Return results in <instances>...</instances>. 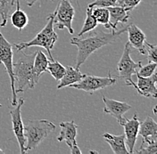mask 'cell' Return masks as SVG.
Here are the masks:
<instances>
[{
  "label": "cell",
  "mask_w": 157,
  "mask_h": 154,
  "mask_svg": "<svg viewBox=\"0 0 157 154\" xmlns=\"http://www.w3.org/2000/svg\"><path fill=\"white\" fill-rule=\"evenodd\" d=\"M126 30L127 28H124L119 31L112 30V32L109 33L98 30L86 39H78V37L72 38L71 39V44L76 46L78 48L75 68L79 69V67L88 60V58L92 54H94L97 50L105 46L114 43L121 34L126 32Z\"/></svg>",
  "instance_id": "6da1fadb"
},
{
  "label": "cell",
  "mask_w": 157,
  "mask_h": 154,
  "mask_svg": "<svg viewBox=\"0 0 157 154\" xmlns=\"http://www.w3.org/2000/svg\"><path fill=\"white\" fill-rule=\"evenodd\" d=\"M54 18H55V12L49 14L48 17V23L46 24L45 28L41 29L34 39L29 40V42H21L20 44H14V47L18 51H23L24 49H28L32 47H43L47 50L50 60L54 61L51 51L54 48L55 44L58 39V36L54 29V25H55Z\"/></svg>",
  "instance_id": "7a4b0ae2"
},
{
  "label": "cell",
  "mask_w": 157,
  "mask_h": 154,
  "mask_svg": "<svg viewBox=\"0 0 157 154\" xmlns=\"http://www.w3.org/2000/svg\"><path fill=\"white\" fill-rule=\"evenodd\" d=\"M56 125L48 119L29 120L24 125V135L26 138L25 152L36 149L49 135L55 131Z\"/></svg>",
  "instance_id": "3957f363"
},
{
  "label": "cell",
  "mask_w": 157,
  "mask_h": 154,
  "mask_svg": "<svg viewBox=\"0 0 157 154\" xmlns=\"http://www.w3.org/2000/svg\"><path fill=\"white\" fill-rule=\"evenodd\" d=\"M22 52V51H21ZM36 55V52L27 54L22 52L21 57L13 63V75L15 83H17V88L15 92L21 93L27 89H32L31 87V77H32V68L33 62Z\"/></svg>",
  "instance_id": "277c9868"
},
{
  "label": "cell",
  "mask_w": 157,
  "mask_h": 154,
  "mask_svg": "<svg viewBox=\"0 0 157 154\" xmlns=\"http://www.w3.org/2000/svg\"><path fill=\"white\" fill-rule=\"evenodd\" d=\"M131 46L128 44V42L126 43L122 55L117 65V70L119 72L118 77L125 80L127 86H132L134 87L136 83L132 80V76L136 75L137 70L142 66L141 62H134L130 57L131 53Z\"/></svg>",
  "instance_id": "5b68a950"
},
{
  "label": "cell",
  "mask_w": 157,
  "mask_h": 154,
  "mask_svg": "<svg viewBox=\"0 0 157 154\" xmlns=\"http://www.w3.org/2000/svg\"><path fill=\"white\" fill-rule=\"evenodd\" d=\"M13 46L6 39L0 31V63H3L6 68V70L8 74L11 81V89H12V105L17 104V94L15 92V80L13 75Z\"/></svg>",
  "instance_id": "8992f818"
},
{
  "label": "cell",
  "mask_w": 157,
  "mask_h": 154,
  "mask_svg": "<svg viewBox=\"0 0 157 154\" xmlns=\"http://www.w3.org/2000/svg\"><path fill=\"white\" fill-rule=\"evenodd\" d=\"M115 82H116V78L112 77L110 72L107 77L84 75L78 82L71 85L70 87H72L78 90H82V91L88 92L89 94H93L98 90L105 89L107 87L115 84Z\"/></svg>",
  "instance_id": "52a82bcc"
},
{
  "label": "cell",
  "mask_w": 157,
  "mask_h": 154,
  "mask_svg": "<svg viewBox=\"0 0 157 154\" xmlns=\"http://www.w3.org/2000/svg\"><path fill=\"white\" fill-rule=\"evenodd\" d=\"M74 15L75 10L70 0H59L58 5L55 10L54 24H56L59 29H67L70 34H73L72 20Z\"/></svg>",
  "instance_id": "ba28073f"
},
{
  "label": "cell",
  "mask_w": 157,
  "mask_h": 154,
  "mask_svg": "<svg viewBox=\"0 0 157 154\" xmlns=\"http://www.w3.org/2000/svg\"><path fill=\"white\" fill-rule=\"evenodd\" d=\"M24 103V99L20 98L17 101V104L14 106L13 110L10 111V115L12 118V124H13V131L16 136L20 146V152L21 154L25 152V145H26V138L24 135V125L21 119V107Z\"/></svg>",
  "instance_id": "9c48e42d"
},
{
  "label": "cell",
  "mask_w": 157,
  "mask_h": 154,
  "mask_svg": "<svg viewBox=\"0 0 157 154\" xmlns=\"http://www.w3.org/2000/svg\"><path fill=\"white\" fill-rule=\"evenodd\" d=\"M103 101L105 104L104 112L116 118L120 125H123V123L126 120L124 114L128 111L132 107L125 102H119L116 100H113L107 98L105 96H103Z\"/></svg>",
  "instance_id": "30bf717a"
},
{
  "label": "cell",
  "mask_w": 157,
  "mask_h": 154,
  "mask_svg": "<svg viewBox=\"0 0 157 154\" xmlns=\"http://www.w3.org/2000/svg\"><path fill=\"white\" fill-rule=\"evenodd\" d=\"M140 118H138L137 113H135L134 116L125 120L123 123L124 127V135L126 139V145L128 147V153H134V148L137 142L138 131H139V126H140Z\"/></svg>",
  "instance_id": "8fae6325"
},
{
  "label": "cell",
  "mask_w": 157,
  "mask_h": 154,
  "mask_svg": "<svg viewBox=\"0 0 157 154\" xmlns=\"http://www.w3.org/2000/svg\"><path fill=\"white\" fill-rule=\"evenodd\" d=\"M137 75V83L135 85V88L137 93L145 97H152L156 98L157 96V88L156 80L157 73L156 71L150 77H141Z\"/></svg>",
  "instance_id": "7c38bea8"
},
{
  "label": "cell",
  "mask_w": 157,
  "mask_h": 154,
  "mask_svg": "<svg viewBox=\"0 0 157 154\" xmlns=\"http://www.w3.org/2000/svg\"><path fill=\"white\" fill-rule=\"evenodd\" d=\"M128 38V44L131 46V47L137 49L140 54H147L146 50V35L143 32V30L138 28L136 24H130L128 26L127 30Z\"/></svg>",
  "instance_id": "4fadbf2b"
},
{
  "label": "cell",
  "mask_w": 157,
  "mask_h": 154,
  "mask_svg": "<svg viewBox=\"0 0 157 154\" xmlns=\"http://www.w3.org/2000/svg\"><path fill=\"white\" fill-rule=\"evenodd\" d=\"M138 135L143 138L141 145L157 143V123L153 118L147 117L143 122H140Z\"/></svg>",
  "instance_id": "5bb4252c"
},
{
  "label": "cell",
  "mask_w": 157,
  "mask_h": 154,
  "mask_svg": "<svg viewBox=\"0 0 157 154\" xmlns=\"http://www.w3.org/2000/svg\"><path fill=\"white\" fill-rule=\"evenodd\" d=\"M59 126L61 127V132L56 137V140L58 142H65L70 149L72 147V145H77L76 136L78 126L76 125L73 120L68 122H61Z\"/></svg>",
  "instance_id": "9a60e30c"
},
{
  "label": "cell",
  "mask_w": 157,
  "mask_h": 154,
  "mask_svg": "<svg viewBox=\"0 0 157 154\" xmlns=\"http://www.w3.org/2000/svg\"><path fill=\"white\" fill-rule=\"evenodd\" d=\"M48 62V58L44 52L40 50L36 52V55L33 62V68H32V77H31L32 88H34L35 86L38 84L39 78L41 77V74L48 71L47 68Z\"/></svg>",
  "instance_id": "2e32d148"
},
{
  "label": "cell",
  "mask_w": 157,
  "mask_h": 154,
  "mask_svg": "<svg viewBox=\"0 0 157 154\" xmlns=\"http://www.w3.org/2000/svg\"><path fill=\"white\" fill-rule=\"evenodd\" d=\"M105 141L110 145L113 152L114 154H128L127 145H126V139L125 135H113L110 133H105L103 135Z\"/></svg>",
  "instance_id": "e0dca14e"
},
{
  "label": "cell",
  "mask_w": 157,
  "mask_h": 154,
  "mask_svg": "<svg viewBox=\"0 0 157 154\" xmlns=\"http://www.w3.org/2000/svg\"><path fill=\"white\" fill-rule=\"evenodd\" d=\"M110 14V23L112 30H117V25L119 23H126L130 16V12L125 8L114 6L107 7Z\"/></svg>",
  "instance_id": "ac0fdd59"
},
{
  "label": "cell",
  "mask_w": 157,
  "mask_h": 154,
  "mask_svg": "<svg viewBox=\"0 0 157 154\" xmlns=\"http://www.w3.org/2000/svg\"><path fill=\"white\" fill-rule=\"evenodd\" d=\"M83 76L84 75L78 70V69H76L72 66L65 67V73L63 77L59 80L57 89L70 87L71 85L77 83L83 77Z\"/></svg>",
  "instance_id": "d6986e66"
},
{
  "label": "cell",
  "mask_w": 157,
  "mask_h": 154,
  "mask_svg": "<svg viewBox=\"0 0 157 154\" xmlns=\"http://www.w3.org/2000/svg\"><path fill=\"white\" fill-rule=\"evenodd\" d=\"M16 9V0H0V27H5L12 13Z\"/></svg>",
  "instance_id": "ffe728a7"
},
{
  "label": "cell",
  "mask_w": 157,
  "mask_h": 154,
  "mask_svg": "<svg viewBox=\"0 0 157 154\" xmlns=\"http://www.w3.org/2000/svg\"><path fill=\"white\" fill-rule=\"evenodd\" d=\"M9 19L12 21L13 26L19 30L24 29L29 22L28 15L26 14V13L24 11L21 10V8H16L14 10L12 13Z\"/></svg>",
  "instance_id": "44dd1931"
},
{
  "label": "cell",
  "mask_w": 157,
  "mask_h": 154,
  "mask_svg": "<svg viewBox=\"0 0 157 154\" xmlns=\"http://www.w3.org/2000/svg\"><path fill=\"white\" fill-rule=\"evenodd\" d=\"M92 14L97 20L98 23L103 24L106 29H112L110 23V14L107 7L94 6L92 7Z\"/></svg>",
  "instance_id": "7402d4cb"
},
{
  "label": "cell",
  "mask_w": 157,
  "mask_h": 154,
  "mask_svg": "<svg viewBox=\"0 0 157 154\" xmlns=\"http://www.w3.org/2000/svg\"><path fill=\"white\" fill-rule=\"evenodd\" d=\"M86 19H85V22L82 26V29L79 31L78 33V37H81L83 36L84 34L88 33L89 31L93 30L97 28L98 26V21L97 20L95 19V17L93 16L92 14V7H89L88 6V9H87V12H86Z\"/></svg>",
  "instance_id": "603a6c76"
},
{
  "label": "cell",
  "mask_w": 157,
  "mask_h": 154,
  "mask_svg": "<svg viewBox=\"0 0 157 154\" xmlns=\"http://www.w3.org/2000/svg\"><path fill=\"white\" fill-rule=\"evenodd\" d=\"M47 69L56 81H59L65 73V67L63 66L57 61L49 62Z\"/></svg>",
  "instance_id": "cb8c5ba5"
},
{
  "label": "cell",
  "mask_w": 157,
  "mask_h": 154,
  "mask_svg": "<svg viewBox=\"0 0 157 154\" xmlns=\"http://www.w3.org/2000/svg\"><path fill=\"white\" fill-rule=\"evenodd\" d=\"M156 71V62H150L145 65V66H141L140 69L137 70V74L141 76V77H150L152 76L155 72Z\"/></svg>",
  "instance_id": "d4e9b609"
},
{
  "label": "cell",
  "mask_w": 157,
  "mask_h": 154,
  "mask_svg": "<svg viewBox=\"0 0 157 154\" xmlns=\"http://www.w3.org/2000/svg\"><path fill=\"white\" fill-rule=\"evenodd\" d=\"M147 59L150 62H157V46L155 44H150L146 41Z\"/></svg>",
  "instance_id": "484cf974"
},
{
  "label": "cell",
  "mask_w": 157,
  "mask_h": 154,
  "mask_svg": "<svg viewBox=\"0 0 157 154\" xmlns=\"http://www.w3.org/2000/svg\"><path fill=\"white\" fill-rule=\"evenodd\" d=\"M142 0H118L116 3V6H121L123 8H125L128 11L131 12L135 7H137V6L140 4Z\"/></svg>",
  "instance_id": "4316f807"
},
{
  "label": "cell",
  "mask_w": 157,
  "mask_h": 154,
  "mask_svg": "<svg viewBox=\"0 0 157 154\" xmlns=\"http://www.w3.org/2000/svg\"><path fill=\"white\" fill-rule=\"evenodd\" d=\"M147 146L141 145L139 150L137 152L138 154H156L157 143L155 144H147Z\"/></svg>",
  "instance_id": "83f0119b"
},
{
  "label": "cell",
  "mask_w": 157,
  "mask_h": 154,
  "mask_svg": "<svg viewBox=\"0 0 157 154\" xmlns=\"http://www.w3.org/2000/svg\"><path fill=\"white\" fill-rule=\"evenodd\" d=\"M118 0H95L94 2L88 5L89 7L94 6H101V7H110L116 6Z\"/></svg>",
  "instance_id": "f1b7e54d"
},
{
  "label": "cell",
  "mask_w": 157,
  "mask_h": 154,
  "mask_svg": "<svg viewBox=\"0 0 157 154\" xmlns=\"http://www.w3.org/2000/svg\"><path fill=\"white\" fill-rule=\"evenodd\" d=\"M71 154H81V151L79 150L78 145H72L71 148Z\"/></svg>",
  "instance_id": "f546056e"
},
{
  "label": "cell",
  "mask_w": 157,
  "mask_h": 154,
  "mask_svg": "<svg viewBox=\"0 0 157 154\" xmlns=\"http://www.w3.org/2000/svg\"><path fill=\"white\" fill-rule=\"evenodd\" d=\"M37 1H39V0H27V5H28V6H32Z\"/></svg>",
  "instance_id": "4dcf8cb0"
},
{
  "label": "cell",
  "mask_w": 157,
  "mask_h": 154,
  "mask_svg": "<svg viewBox=\"0 0 157 154\" xmlns=\"http://www.w3.org/2000/svg\"><path fill=\"white\" fill-rule=\"evenodd\" d=\"M16 8H20V0H16Z\"/></svg>",
  "instance_id": "1f68e13d"
},
{
  "label": "cell",
  "mask_w": 157,
  "mask_h": 154,
  "mask_svg": "<svg viewBox=\"0 0 157 154\" xmlns=\"http://www.w3.org/2000/svg\"><path fill=\"white\" fill-rule=\"evenodd\" d=\"M89 152H90V153H98V152H95V151H90Z\"/></svg>",
  "instance_id": "d6a6232c"
},
{
  "label": "cell",
  "mask_w": 157,
  "mask_h": 154,
  "mask_svg": "<svg viewBox=\"0 0 157 154\" xmlns=\"http://www.w3.org/2000/svg\"><path fill=\"white\" fill-rule=\"evenodd\" d=\"M0 153L1 154L4 153V151H3V150H1V148H0Z\"/></svg>",
  "instance_id": "836d02e7"
},
{
  "label": "cell",
  "mask_w": 157,
  "mask_h": 154,
  "mask_svg": "<svg viewBox=\"0 0 157 154\" xmlns=\"http://www.w3.org/2000/svg\"><path fill=\"white\" fill-rule=\"evenodd\" d=\"M0 107H2V104H1V103H0Z\"/></svg>",
  "instance_id": "e575fe53"
},
{
  "label": "cell",
  "mask_w": 157,
  "mask_h": 154,
  "mask_svg": "<svg viewBox=\"0 0 157 154\" xmlns=\"http://www.w3.org/2000/svg\"><path fill=\"white\" fill-rule=\"evenodd\" d=\"M77 2H78V0H77Z\"/></svg>",
  "instance_id": "d590c367"
}]
</instances>
